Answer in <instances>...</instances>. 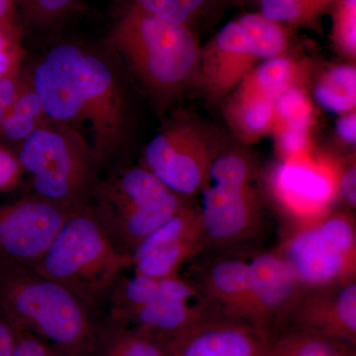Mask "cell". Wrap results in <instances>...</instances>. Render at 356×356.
<instances>
[{
	"label": "cell",
	"instance_id": "obj_1",
	"mask_svg": "<svg viewBox=\"0 0 356 356\" xmlns=\"http://www.w3.org/2000/svg\"><path fill=\"white\" fill-rule=\"evenodd\" d=\"M0 310L19 332L43 339L60 356H93L96 312L31 267L0 262Z\"/></svg>",
	"mask_w": 356,
	"mask_h": 356
},
{
	"label": "cell",
	"instance_id": "obj_2",
	"mask_svg": "<svg viewBox=\"0 0 356 356\" xmlns=\"http://www.w3.org/2000/svg\"><path fill=\"white\" fill-rule=\"evenodd\" d=\"M132 267V255L117 250L88 205L67 219L33 269L69 289L96 312Z\"/></svg>",
	"mask_w": 356,
	"mask_h": 356
},
{
	"label": "cell",
	"instance_id": "obj_3",
	"mask_svg": "<svg viewBox=\"0 0 356 356\" xmlns=\"http://www.w3.org/2000/svg\"><path fill=\"white\" fill-rule=\"evenodd\" d=\"M110 41L136 76L159 95L177 92L197 72L201 48L191 26L159 19L132 3Z\"/></svg>",
	"mask_w": 356,
	"mask_h": 356
},
{
	"label": "cell",
	"instance_id": "obj_4",
	"mask_svg": "<svg viewBox=\"0 0 356 356\" xmlns=\"http://www.w3.org/2000/svg\"><path fill=\"white\" fill-rule=\"evenodd\" d=\"M187 202L144 166H137L98 179L88 206L117 250L132 255Z\"/></svg>",
	"mask_w": 356,
	"mask_h": 356
},
{
	"label": "cell",
	"instance_id": "obj_5",
	"mask_svg": "<svg viewBox=\"0 0 356 356\" xmlns=\"http://www.w3.org/2000/svg\"><path fill=\"white\" fill-rule=\"evenodd\" d=\"M15 152L35 195L72 209L88 205L99 165L74 126L49 120Z\"/></svg>",
	"mask_w": 356,
	"mask_h": 356
},
{
	"label": "cell",
	"instance_id": "obj_6",
	"mask_svg": "<svg viewBox=\"0 0 356 356\" xmlns=\"http://www.w3.org/2000/svg\"><path fill=\"white\" fill-rule=\"evenodd\" d=\"M107 303V318L170 341L215 316L196 285L179 273L165 277L121 276Z\"/></svg>",
	"mask_w": 356,
	"mask_h": 356
},
{
	"label": "cell",
	"instance_id": "obj_7",
	"mask_svg": "<svg viewBox=\"0 0 356 356\" xmlns=\"http://www.w3.org/2000/svg\"><path fill=\"white\" fill-rule=\"evenodd\" d=\"M293 32L259 13L243 14L201 48L194 79L211 96L229 95L261 63L286 53Z\"/></svg>",
	"mask_w": 356,
	"mask_h": 356
},
{
	"label": "cell",
	"instance_id": "obj_8",
	"mask_svg": "<svg viewBox=\"0 0 356 356\" xmlns=\"http://www.w3.org/2000/svg\"><path fill=\"white\" fill-rule=\"evenodd\" d=\"M276 252L305 289L355 281L356 224L351 213L332 212L292 227Z\"/></svg>",
	"mask_w": 356,
	"mask_h": 356
},
{
	"label": "cell",
	"instance_id": "obj_9",
	"mask_svg": "<svg viewBox=\"0 0 356 356\" xmlns=\"http://www.w3.org/2000/svg\"><path fill=\"white\" fill-rule=\"evenodd\" d=\"M252 181V166L242 154L215 156L197 206L205 245H235L257 233L261 202Z\"/></svg>",
	"mask_w": 356,
	"mask_h": 356
},
{
	"label": "cell",
	"instance_id": "obj_10",
	"mask_svg": "<svg viewBox=\"0 0 356 356\" xmlns=\"http://www.w3.org/2000/svg\"><path fill=\"white\" fill-rule=\"evenodd\" d=\"M341 163L313 151L280 159L268 175L274 205L292 227L310 224L332 212L339 199Z\"/></svg>",
	"mask_w": 356,
	"mask_h": 356
},
{
	"label": "cell",
	"instance_id": "obj_11",
	"mask_svg": "<svg viewBox=\"0 0 356 356\" xmlns=\"http://www.w3.org/2000/svg\"><path fill=\"white\" fill-rule=\"evenodd\" d=\"M81 209L35 194L0 203V262L33 268L67 219Z\"/></svg>",
	"mask_w": 356,
	"mask_h": 356
},
{
	"label": "cell",
	"instance_id": "obj_12",
	"mask_svg": "<svg viewBox=\"0 0 356 356\" xmlns=\"http://www.w3.org/2000/svg\"><path fill=\"white\" fill-rule=\"evenodd\" d=\"M214 159L196 129L177 122L149 140L142 166L178 195L188 199L202 191Z\"/></svg>",
	"mask_w": 356,
	"mask_h": 356
},
{
	"label": "cell",
	"instance_id": "obj_13",
	"mask_svg": "<svg viewBox=\"0 0 356 356\" xmlns=\"http://www.w3.org/2000/svg\"><path fill=\"white\" fill-rule=\"evenodd\" d=\"M81 86L83 121L90 125V147L100 168L113 159L123 144L127 120L125 95L109 63L86 50Z\"/></svg>",
	"mask_w": 356,
	"mask_h": 356
},
{
	"label": "cell",
	"instance_id": "obj_14",
	"mask_svg": "<svg viewBox=\"0 0 356 356\" xmlns=\"http://www.w3.org/2000/svg\"><path fill=\"white\" fill-rule=\"evenodd\" d=\"M205 236L197 206L187 202L134 250V273L165 277L200 252Z\"/></svg>",
	"mask_w": 356,
	"mask_h": 356
},
{
	"label": "cell",
	"instance_id": "obj_15",
	"mask_svg": "<svg viewBox=\"0 0 356 356\" xmlns=\"http://www.w3.org/2000/svg\"><path fill=\"white\" fill-rule=\"evenodd\" d=\"M84 49L58 44L28 72L49 119L74 125L83 122L81 67Z\"/></svg>",
	"mask_w": 356,
	"mask_h": 356
},
{
	"label": "cell",
	"instance_id": "obj_16",
	"mask_svg": "<svg viewBox=\"0 0 356 356\" xmlns=\"http://www.w3.org/2000/svg\"><path fill=\"white\" fill-rule=\"evenodd\" d=\"M281 329L302 330L355 346V281L302 290L274 332Z\"/></svg>",
	"mask_w": 356,
	"mask_h": 356
},
{
	"label": "cell",
	"instance_id": "obj_17",
	"mask_svg": "<svg viewBox=\"0 0 356 356\" xmlns=\"http://www.w3.org/2000/svg\"><path fill=\"white\" fill-rule=\"evenodd\" d=\"M270 334L240 321L210 317L170 341V356H266Z\"/></svg>",
	"mask_w": 356,
	"mask_h": 356
},
{
	"label": "cell",
	"instance_id": "obj_18",
	"mask_svg": "<svg viewBox=\"0 0 356 356\" xmlns=\"http://www.w3.org/2000/svg\"><path fill=\"white\" fill-rule=\"evenodd\" d=\"M248 261L252 269L250 323L271 334L305 288L276 250L257 254Z\"/></svg>",
	"mask_w": 356,
	"mask_h": 356
},
{
	"label": "cell",
	"instance_id": "obj_19",
	"mask_svg": "<svg viewBox=\"0 0 356 356\" xmlns=\"http://www.w3.org/2000/svg\"><path fill=\"white\" fill-rule=\"evenodd\" d=\"M191 280L217 317L250 323L252 269L242 257H220L193 270Z\"/></svg>",
	"mask_w": 356,
	"mask_h": 356
},
{
	"label": "cell",
	"instance_id": "obj_20",
	"mask_svg": "<svg viewBox=\"0 0 356 356\" xmlns=\"http://www.w3.org/2000/svg\"><path fill=\"white\" fill-rule=\"evenodd\" d=\"M93 356H170V339L105 317Z\"/></svg>",
	"mask_w": 356,
	"mask_h": 356
},
{
	"label": "cell",
	"instance_id": "obj_21",
	"mask_svg": "<svg viewBox=\"0 0 356 356\" xmlns=\"http://www.w3.org/2000/svg\"><path fill=\"white\" fill-rule=\"evenodd\" d=\"M225 117L241 142L254 144L273 132L275 100L233 95L225 108Z\"/></svg>",
	"mask_w": 356,
	"mask_h": 356
},
{
	"label": "cell",
	"instance_id": "obj_22",
	"mask_svg": "<svg viewBox=\"0 0 356 356\" xmlns=\"http://www.w3.org/2000/svg\"><path fill=\"white\" fill-rule=\"evenodd\" d=\"M49 120L29 74L24 72L19 93L0 125V144L16 149Z\"/></svg>",
	"mask_w": 356,
	"mask_h": 356
},
{
	"label": "cell",
	"instance_id": "obj_23",
	"mask_svg": "<svg viewBox=\"0 0 356 356\" xmlns=\"http://www.w3.org/2000/svg\"><path fill=\"white\" fill-rule=\"evenodd\" d=\"M300 79L301 67L298 63L283 54L257 65L238 84L234 95L276 100L287 89L300 86Z\"/></svg>",
	"mask_w": 356,
	"mask_h": 356
},
{
	"label": "cell",
	"instance_id": "obj_24",
	"mask_svg": "<svg viewBox=\"0 0 356 356\" xmlns=\"http://www.w3.org/2000/svg\"><path fill=\"white\" fill-rule=\"evenodd\" d=\"M266 356H356L355 346L297 329L269 336Z\"/></svg>",
	"mask_w": 356,
	"mask_h": 356
},
{
	"label": "cell",
	"instance_id": "obj_25",
	"mask_svg": "<svg viewBox=\"0 0 356 356\" xmlns=\"http://www.w3.org/2000/svg\"><path fill=\"white\" fill-rule=\"evenodd\" d=\"M334 0H259V11L268 19L297 28L321 27V20L329 13Z\"/></svg>",
	"mask_w": 356,
	"mask_h": 356
},
{
	"label": "cell",
	"instance_id": "obj_26",
	"mask_svg": "<svg viewBox=\"0 0 356 356\" xmlns=\"http://www.w3.org/2000/svg\"><path fill=\"white\" fill-rule=\"evenodd\" d=\"M317 102L332 113L355 111L356 69L353 65H334L323 74L315 89Z\"/></svg>",
	"mask_w": 356,
	"mask_h": 356
},
{
	"label": "cell",
	"instance_id": "obj_27",
	"mask_svg": "<svg viewBox=\"0 0 356 356\" xmlns=\"http://www.w3.org/2000/svg\"><path fill=\"white\" fill-rule=\"evenodd\" d=\"M314 118V107L310 97L301 86H293L276 98L273 134L280 130L310 132Z\"/></svg>",
	"mask_w": 356,
	"mask_h": 356
},
{
	"label": "cell",
	"instance_id": "obj_28",
	"mask_svg": "<svg viewBox=\"0 0 356 356\" xmlns=\"http://www.w3.org/2000/svg\"><path fill=\"white\" fill-rule=\"evenodd\" d=\"M332 44L344 58L356 57V0H334L331 10Z\"/></svg>",
	"mask_w": 356,
	"mask_h": 356
},
{
	"label": "cell",
	"instance_id": "obj_29",
	"mask_svg": "<svg viewBox=\"0 0 356 356\" xmlns=\"http://www.w3.org/2000/svg\"><path fill=\"white\" fill-rule=\"evenodd\" d=\"M130 3L149 15L175 24L191 26L194 21L177 0H131Z\"/></svg>",
	"mask_w": 356,
	"mask_h": 356
},
{
	"label": "cell",
	"instance_id": "obj_30",
	"mask_svg": "<svg viewBox=\"0 0 356 356\" xmlns=\"http://www.w3.org/2000/svg\"><path fill=\"white\" fill-rule=\"evenodd\" d=\"M79 0H21L19 4L29 19L38 23L58 19L76 6Z\"/></svg>",
	"mask_w": 356,
	"mask_h": 356
},
{
	"label": "cell",
	"instance_id": "obj_31",
	"mask_svg": "<svg viewBox=\"0 0 356 356\" xmlns=\"http://www.w3.org/2000/svg\"><path fill=\"white\" fill-rule=\"evenodd\" d=\"M280 159H287L312 152L310 132L280 130L273 133Z\"/></svg>",
	"mask_w": 356,
	"mask_h": 356
},
{
	"label": "cell",
	"instance_id": "obj_32",
	"mask_svg": "<svg viewBox=\"0 0 356 356\" xmlns=\"http://www.w3.org/2000/svg\"><path fill=\"white\" fill-rule=\"evenodd\" d=\"M24 175L15 149L0 144V194L15 189Z\"/></svg>",
	"mask_w": 356,
	"mask_h": 356
},
{
	"label": "cell",
	"instance_id": "obj_33",
	"mask_svg": "<svg viewBox=\"0 0 356 356\" xmlns=\"http://www.w3.org/2000/svg\"><path fill=\"white\" fill-rule=\"evenodd\" d=\"M21 32L0 27V76L20 67L23 51Z\"/></svg>",
	"mask_w": 356,
	"mask_h": 356
},
{
	"label": "cell",
	"instance_id": "obj_34",
	"mask_svg": "<svg viewBox=\"0 0 356 356\" xmlns=\"http://www.w3.org/2000/svg\"><path fill=\"white\" fill-rule=\"evenodd\" d=\"M23 77L24 72L21 65L0 76V125L19 93Z\"/></svg>",
	"mask_w": 356,
	"mask_h": 356
},
{
	"label": "cell",
	"instance_id": "obj_35",
	"mask_svg": "<svg viewBox=\"0 0 356 356\" xmlns=\"http://www.w3.org/2000/svg\"><path fill=\"white\" fill-rule=\"evenodd\" d=\"M14 356H60L50 344L31 332H19Z\"/></svg>",
	"mask_w": 356,
	"mask_h": 356
},
{
	"label": "cell",
	"instance_id": "obj_36",
	"mask_svg": "<svg viewBox=\"0 0 356 356\" xmlns=\"http://www.w3.org/2000/svg\"><path fill=\"white\" fill-rule=\"evenodd\" d=\"M339 198L346 206L355 209L356 206V166L355 163L341 165L339 177Z\"/></svg>",
	"mask_w": 356,
	"mask_h": 356
},
{
	"label": "cell",
	"instance_id": "obj_37",
	"mask_svg": "<svg viewBox=\"0 0 356 356\" xmlns=\"http://www.w3.org/2000/svg\"><path fill=\"white\" fill-rule=\"evenodd\" d=\"M19 331L0 310V356H14Z\"/></svg>",
	"mask_w": 356,
	"mask_h": 356
},
{
	"label": "cell",
	"instance_id": "obj_38",
	"mask_svg": "<svg viewBox=\"0 0 356 356\" xmlns=\"http://www.w3.org/2000/svg\"><path fill=\"white\" fill-rule=\"evenodd\" d=\"M337 134L343 143L355 145L356 142V114L355 111L341 115L337 121Z\"/></svg>",
	"mask_w": 356,
	"mask_h": 356
},
{
	"label": "cell",
	"instance_id": "obj_39",
	"mask_svg": "<svg viewBox=\"0 0 356 356\" xmlns=\"http://www.w3.org/2000/svg\"><path fill=\"white\" fill-rule=\"evenodd\" d=\"M17 0H0V27L21 32L17 19Z\"/></svg>",
	"mask_w": 356,
	"mask_h": 356
},
{
	"label": "cell",
	"instance_id": "obj_40",
	"mask_svg": "<svg viewBox=\"0 0 356 356\" xmlns=\"http://www.w3.org/2000/svg\"><path fill=\"white\" fill-rule=\"evenodd\" d=\"M180 6L186 11L193 19L200 15L207 6L209 0H177Z\"/></svg>",
	"mask_w": 356,
	"mask_h": 356
},
{
	"label": "cell",
	"instance_id": "obj_41",
	"mask_svg": "<svg viewBox=\"0 0 356 356\" xmlns=\"http://www.w3.org/2000/svg\"><path fill=\"white\" fill-rule=\"evenodd\" d=\"M20 1H21V0H17V3L19 4Z\"/></svg>",
	"mask_w": 356,
	"mask_h": 356
}]
</instances>
